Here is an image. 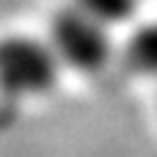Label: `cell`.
<instances>
[{"label":"cell","mask_w":157,"mask_h":157,"mask_svg":"<svg viewBox=\"0 0 157 157\" xmlns=\"http://www.w3.org/2000/svg\"><path fill=\"white\" fill-rule=\"evenodd\" d=\"M72 3L108 28L132 19L138 11V0H72Z\"/></svg>","instance_id":"4"},{"label":"cell","mask_w":157,"mask_h":157,"mask_svg":"<svg viewBox=\"0 0 157 157\" xmlns=\"http://www.w3.org/2000/svg\"><path fill=\"white\" fill-rule=\"evenodd\" d=\"M50 44L58 58L86 75H94L110 63L113 41L108 25L94 19L91 14L80 11L75 3L61 8L50 22Z\"/></svg>","instance_id":"2"},{"label":"cell","mask_w":157,"mask_h":157,"mask_svg":"<svg viewBox=\"0 0 157 157\" xmlns=\"http://www.w3.org/2000/svg\"><path fill=\"white\" fill-rule=\"evenodd\" d=\"M61 58L50 41L30 36L0 39V91L14 99L44 97L58 83Z\"/></svg>","instance_id":"1"},{"label":"cell","mask_w":157,"mask_h":157,"mask_svg":"<svg viewBox=\"0 0 157 157\" xmlns=\"http://www.w3.org/2000/svg\"><path fill=\"white\" fill-rule=\"evenodd\" d=\"M124 63L135 75L157 77V22L141 25L124 44Z\"/></svg>","instance_id":"3"}]
</instances>
